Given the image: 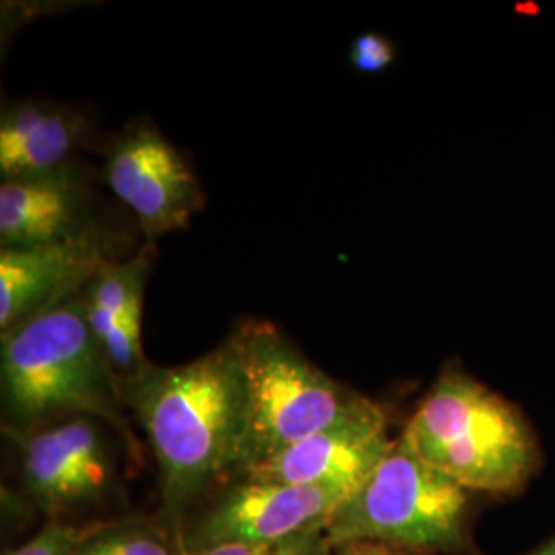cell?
Instances as JSON below:
<instances>
[{
	"instance_id": "obj_1",
	"label": "cell",
	"mask_w": 555,
	"mask_h": 555,
	"mask_svg": "<svg viewBox=\"0 0 555 555\" xmlns=\"http://www.w3.org/2000/svg\"><path fill=\"white\" fill-rule=\"evenodd\" d=\"M159 465V518L176 535L204 500L243 467L247 377L235 332L192 362H149L119 380Z\"/></svg>"
},
{
	"instance_id": "obj_2",
	"label": "cell",
	"mask_w": 555,
	"mask_h": 555,
	"mask_svg": "<svg viewBox=\"0 0 555 555\" xmlns=\"http://www.w3.org/2000/svg\"><path fill=\"white\" fill-rule=\"evenodd\" d=\"M0 387L7 437L66 417H95L139 459L118 375L89 325L82 295L0 334Z\"/></svg>"
},
{
	"instance_id": "obj_3",
	"label": "cell",
	"mask_w": 555,
	"mask_h": 555,
	"mask_svg": "<svg viewBox=\"0 0 555 555\" xmlns=\"http://www.w3.org/2000/svg\"><path fill=\"white\" fill-rule=\"evenodd\" d=\"M401 437L417 456L469 492L516 494L541 463L535 433L525 416L459 366L438 375Z\"/></svg>"
},
{
	"instance_id": "obj_4",
	"label": "cell",
	"mask_w": 555,
	"mask_h": 555,
	"mask_svg": "<svg viewBox=\"0 0 555 555\" xmlns=\"http://www.w3.org/2000/svg\"><path fill=\"white\" fill-rule=\"evenodd\" d=\"M472 494L397 437L330 516L325 537L334 550L378 543L414 555H479Z\"/></svg>"
},
{
	"instance_id": "obj_5",
	"label": "cell",
	"mask_w": 555,
	"mask_h": 555,
	"mask_svg": "<svg viewBox=\"0 0 555 555\" xmlns=\"http://www.w3.org/2000/svg\"><path fill=\"white\" fill-rule=\"evenodd\" d=\"M235 334L247 377V437L238 476L371 403V397L315 366L274 323L247 321Z\"/></svg>"
},
{
	"instance_id": "obj_6",
	"label": "cell",
	"mask_w": 555,
	"mask_h": 555,
	"mask_svg": "<svg viewBox=\"0 0 555 555\" xmlns=\"http://www.w3.org/2000/svg\"><path fill=\"white\" fill-rule=\"evenodd\" d=\"M348 496L332 488L237 477L192 513L179 533V545L183 554H192L219 545L272 543L325 529Z\"/></svg>"
},
{
	"instance_id": "obj_7",
	"label": "cell",
	"mask_w": 555,
	"mask_h": 555,
	"mask_svg": "<svg viewBox=\"0 0 555 555\" xmlns=\"http://www.w3.org/2000/svg\"><path fill=\"white\" fill-rule=\"evenodd\" d=\"M103 178L112 194L134 215L151 245L188 229L206 206L196 173L149 119L130 121L112 139L103 159Z\"/></svg>"
},
{
	"instance_id": "obj_8",
	"label": "cell",
	"mask_w": 555,
	"mask_h": 555,
	"mask_svg": "<svg viewBox=\"0 0 555 555\" xmlns=\"http://www.w3.org/2000/svg\"><path fill=\"white\" fill-rule=\"evenodd\" d=\"M95 417H66L27 435L20 447L23 492L52 520L100 506L116 483V463Z\"/></svg>"
},
{
	"instance_id": "obj_9",
	"label": "cell",
	"mask_w": 555,
	"mask_h": 555,
	"mask_svg": "<svg viewBox=\"0 0 555 555\" xmlns=\"http://www.w3.org/2000/svg\"><path fill=\"white\" fill-rule=\"evenodd\" d=\"M118 259V235L95 220L59 241L0 249V332L79 297Z\"/></svg>"
},
{
	"instance_id": "obj_10",
	"label": "cell",
	"mask_w": 555,
	"mask_h": 555,
	"mask_svg": "<svg viewBox=\"0 0 555 555\" xmlns=\"http://www.w3.org/2000/svg\"><path fill=\"white\" fill-rule=\"evenodd\" d=\"M391 440L387 412L371 399L357 414L261 461L238 477L352 494L377 467Z\"/></svg>"
},
{
	"instance_id": "obj_11",
	"label": "cell",
	"mask_w": 555,
	"mask_h": 555,
	"mask_svg": "<svg viewBox=\"0 0 555 555\" xmlns=\"http://www.w3.org/2000/svg\"><path fill=\"white\" fill-rule=\"evenodd\" d=\"M91 190L79 163L0 183V249L59 241L85 229Z\"/></svg>"
},
{
	"instance_id": "obj_12",
	"label": "cell",
	"mask_w": 555,
	"mask_h": 555,
	"mask_svg": "<svg viewBox=\"0 0 555 555\" xmlns=\"http://www.w3.org/2000/svg\"><path fill=\"white\" fill-rule=\"evenodd\" d=\"M87 121L70 107L36 101L7 105L0 116V178H29L73 163Z\"/></svg>"
},
{
	"instance_id": "obj_13",
	"label": "cell",
	"mask_w": 555,
	"mask_h": 555,
	"mask_svg": "<svg viewBox=\"0 0 555 555\" xmlns=\"http://www.w3.org/2000/svg\"><path fill=\"white\" fill-rule=\"evenodd\" d=\"M155 258V245L144 243L132 258L118 259L101 268L100 274L85 288V311L93 334L103 348L112 336L114 321L124 305L146 288L151 266Z\"/></svg>"
},
{
	"instance_id": "obj_14",
	"label": "cell",
	"mask_w": 555,
	"mask_h": 555,
	"mask_svg": "<svg viewBox=\"0 0 555 555\" xmlns=\"http://www.w3.org/2000/svg\"><path fill=\"white\" fill-rule=\"evenodd\" d=\"M179 539L159 518H119L80 529L73 555H181Z\"/></svg>"
},
{
	"instance_id": "obj_15",
	"label": "cell",
	"mask_w": 555,
	"mask_h": 555,
	"mask_svg": "<svg viewBox=\"0 0 555 555\" xmlns=\"http://www.w3.org/2000/svg\"><path fill=\"white\" fill-rule=\"evenodd\" d=\"M181 555H336V550L325 537V529H315L272 543H235Z\"/></svg>"
},
{
	"instance_id": "obj_16",
	"label": "cell",
	"mask_w": 555,
	"mask_h": 555,
	"mask_svg": "<svg viewBox=\"0 0 555 555\" xmlns=\"http://www.w3.org/2000/svg\"><path fill=\"white\" fill-rule=\"evenodd\" d=\"M80 527L64 520H50L38 535L4 555H73Z\"/></svg>"
},
{
	"instance_id": "obj_17",
	"label": "cell",
	"mask_w": 555,
	"mask_h": 555,
	"mask_svg": "<svg viewBox=\"0 0 555 555\" xmlns=\"http://www.w3.org/2000/svg\"><path fill=\"white\" fill-rule=\"evenodd\" d=\"M396 60V48L393 43L378 36V34H362L357 40L352 41L350 48V62L352 68L364 75H377L387 70Z\"/></svg>"
},
{
	"instance_id": "obj_18",
	"label": "cell",
	"mask_w": 555,
	"mask_h": 555,
	"mask_svg": "<svg viewBox=\"0 0 555 555\" xmlns=\"http://www.w3.org/2000/svg\"><path fill=\"white\" fill-rule=\"evenodd\" d=\"M336 555H414L408 552H401L396 547L378 545V543H350L336 550Z\"/></svg>"
},
{
	"instance_id": "obj_19",
	"label": "cell",
	"mask_w": 555,
	"mask_h": 555,
	"mask_svg": "<svg viewBox=\"0 0 555 555\" xmlns=\"http://www.w3.org/2000/svg\"><path fill=\"white\" fill-rule=\"evenodd\" d=\"M529 555H555V537L554 539H550L545 545H541L533 554Z\"/></svg>"
}]
</instances>
